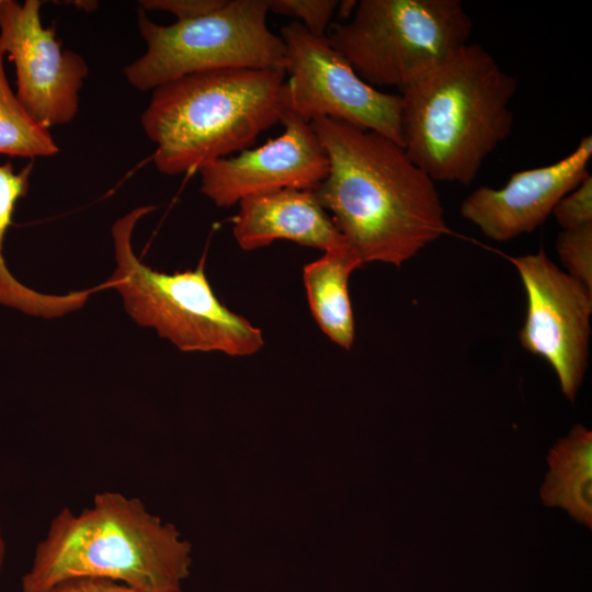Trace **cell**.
Wrapping results in <instances>:
<instances>
[{
  "label": "cell",
  "mask_w": 592,
  "mask_h": 592,
  "mask_svg": "<svg viewBox=\"0 0 592 592\" xmlns=\"http://www.w3.org/2000/svg\"><path fill=\"white\" fill-rule=\"evenodd\" d=\"M269 12L295 18L309 33L326 36L338 9L335 0H266Z\"/></svg>",
  "instance_id": "19"
},
{
  "label": "cell",
  "mask_w": 592,
  "mask_h": 592,
  "mask_svg": "<svg viewBox=\"0 0 592 592\" xmlns=\"http://www.w3.org/2000/svg\"><path fill=\"white\" fill-rule=\"evenodd\" d=\"M471 30L458 0H361L326 36L365 82L400 91L467 44Z\"/></svg>",
  "instance_id": "6"
},
{
  "label": "cell",
  "mask_w": 592,
  "mask_h": 592,
  "mask_svg": "<svg viewBox=\"0 0 592 592\" xmlns=\"http://www.w3.org/2000/svg\"><path fill=\"white\" fill-rule=\"evenodd\" d=\"M285 46L287 109L307 122L328 117L378 133L402 146L401 96L365 82L327 36L292 22L281 30Z\"/></svg>",
  "instance_id": "8"
},
{
  "label": "cell",
  "mask_w": 592,
  "mask_h": 592,
  "mask_svg": "<svg viewBox=\"0 0 592 592\" xmlns=\"http://www.w3.org/2000/svg\"><path fill=\"white\" fill-rule=\"evenodd\" d=\"M266 0H226L216 11L161 25L139 10L137 25L146 52L125 66L139 91L179 78L221 69H284L285 46L266 24Z\"/></svg>",
  "instance_id": "7"
},
{
  "label": "cell",
  "mask_w": 592,
  "mask_h": 592,
  "mask_svg": "<svg viewBox=\"0 0 592 592\" xmlns=\"http://www.w3.org/2000/svg\"><path fill=\"white\" fill-rule=\"evenodd\" d=\"M591 157L592 137L587 135L558 161L516 171L502 187L474 190L463 201L460 215L496 241L531 234L553 214L558 202L590 174Z\"/></svg>",
  "instance_id": "12"
},
{
  "label": "cell",
  "mask_w": 592,
  "mask_h": 592,
  "mask_svg": "<svg viewBox=\"0 0 592 592\" xmlns=\"http://www.w3.org/2000/svg\"><path fill=\"white\" fill-rule=\"evenodd\" d=\"M67 3H72L73 7L86 12H93L99 5L96 1H67Z\"/></svg>",
  "instance_id": "23"
},
{
  "label": "cell",
  "mask_w": 592,
  "mask_h": 592,
  "mask_svg": "<svg viewBox=\"0 0 592 592\" xmlns=\"http://www.w3.org/2000/svg\"><path fill=\"white\" fill-rule=\"evenodd\" d=\"M46 592H145L110 579L82 577L66 580ZM169 592H183L182 590Z\"/></svg>",
  "instance_id": "22"
},
{
  "label": "cell",
  "mask_w": 592,
  "mask_h": 592,
  "mask_svg": "<svg viewBox=\"0 0 592 592\" xmlns=\"http://www.w3.org/2000/svg\"><path fill=\"white\" fill-rule=\"evenodd\" d=\"M284 69L197 72L151 92L140 116L156 145L152 161L167 175L202 167L249 148L288 112Z\"/></svg>",
  "instance_id": "4"
},
{
  "label": "cell",
  "mask_w": 592,
  "mask_h": 592,
  "mask_svg": "<svg viewBox=\"0 0 592 592\" xmlns=\"http://www.w3.org/2000/svg\"><path fill=\"white\" fill-rule=\"evenodd\" d=\"M4 556H5V543H4L2 531L0 527V572L2 570V566L4 562Z\"/></svg>",
  "instance_id": "24"
},
{
  "label": "cell",
  "mask_w": 592,
  "mask_h": 592,
  "mask_svg": "<svg viewBox=\"0 0 592 592\" xmlns=\"http://www.w3.org/2000/svg\"><path fill=\"white\" fill-rule=\"evenodd\" d=\"M155 208L135 207L112 225L116 267L105 286L121 295L126 312L136 323L153 328L183 352L248 356L260 351L264 345L262 331L217 298L203 259L194 270L168 274L135 254L133 231Z\"/></svg>",
  "instance_id": "5"
},
{
  "label": "cell",
  "mask_w": 592,
  "mask_h": 592,
  "mask_svg": "<svg viewBox=\"0 0 592 592\" xmlns=\"http://www.w3.org/2000/svg\"><path fill=\"white\" fill-rule=\"evenodd\" d=\"M309 123L329 161L314 192L362 265L400 266L448 234L435 182L402 146L328 117Z\"/></svg>",
  "instance_id": "1"
},
{
  "label": "cell",
  "mask_w": 592,
  "mask_h": 592,
  "mask_svg": "<svg viewBox=\"0 0 592 592\" xmlns=\"http://www.w3.org/2000/svg\"><path fill=\"white\" fill-rule=\"evenodd\" d=\"M226 0H141L143 11H163L175 21H189L209 14L225 4Z\"/></svg>",
  "instance_id": "21"
},
{
  "label": "cell",
  "mask_w": 592,
  "mask_h": 592,
  "mask_svg": "<svg viewBox=\"0 0 592 592\" xmlns=\"http://www.w3.org/2000/svg\"><path fill=\"white\" fill-rule=\"evenodd\" d=\"M362 264L348 246L330 250L303 270L309 308L321 331L337 345L350 350L354 318L349 295L351 273Z\"/></svg>",
  "instance_id": "15"
},
{
  "label": "cell",
  "mask_w": 592,
  "mask_h": 592,
  "mask_svg": "<svg viewBox=\"0 0 592 592\" xmlns=\"http://www.w3.org/2000/svg\"><path fill=\"white\" fill-rule=\"evenodd\" d=\"M238 204L232 234L244 251L275 240H288L325 252L346 246L314 190L286 189L248 196Z\"/></svg>",
  "instance_id": "13"
},
{
  "label": "cell",
  "mask_w": 592,
  "mask_h": 592,
  "mask_svg": "<svg viewBox=\"0 0 592 592\" xmlns=\"http://www.w3.org/2000/svg\"><path fill=\"white\" fill-rule=\"evenodd\" d=\"M284 130L257 148L210 162L198 170L201 192L218 207L286 189L315 190L327 177L329 161L310 126L287 112Z\"/></svg>",
  "instance_id": "11"
},
{
  "label": "cell",
  "mask_w": 592,
  "mask_h": 592,
  "mask_svg": "<svg viewBox=\"0 0 592 592\" xmlns=\"http://www.w3.org/2000/svg\"><path fill=\"white\" fill-rule=\"evenodd\" d=\"M509 260L526 294L521 345L551 366L562 394L573 402L588 368L592 289L561 270L543 250Z\"/></svg>",
  "instance_id": "9"
},
{
  "label": "cell",
  "mask_w": 592,
  "mask_h": 592,
  "mask_svg": "<svg viewBox=\"0 0 592 592\" xmlns=\"http://www.w3.org/2000/svg\"><path fill=\"white\" fill-rule=\"evenodd\" d=\"M556 249L566 272L592 289V225L561 230Z\"/></svg>",
  "instance_id": "18"
},
{
  "label": "cell",
  "mask_w": 592,
  "mask_h": 592,
  "mask_svg": "<svg viewBox=\"0 0 592 592\" xmlns=\"http://www.w3.org/2000/svg\"><path fill=\"white\" fill-rule=\"evenodd\" d=\"M592 432L574 425L547 456L550 470L540 489L547 506H561L578 522L592 526Z\"/></svg>",
  "instance_id": "16"
},
{
  "label": "cell",
  "mask_w": 592,
  "mask_h": 592,
  "mask_svg": "<svg viewBox=\"0 0 592 592\" xmlns=\"http://www.w3.org/2000/svg\"><path fill=\"white\" fill-rule=\"evenodd\" d=\"M516 79L467 43L400 90L402 147L434 182L470 184L511 134Z\"/></svg>",
  "instance_id": "3"
},
{
  "label": "cell",
  "mask_w": 592,
  "mask_h": 592,
  "mask_svg": "<svg viewBox=\"0 0 592 592\" xmlns=\"http://www.w3.org/2000/svg\"><path fill=\"white\" fill-rule=\"evenodd\" d=\"M33 163L15 170L12 163L0 164V304L26 315L53 319L81 309L92 288L67 294H45L19 282L9 271L3 257V242L18 202L27 194Z\"/></svg>",
  "instance_id": "14"
},
{
  "label": "cell",
  "mask_w": 592,
  "mask_h": 592,
  "mask_svg": "<svg viewBox=\"0 0 592 592\" xmlns=\"http://www.w3.org/2000/svg\"><path fill=\"white\" fill-rule=\"evenodd\" d=\"M42 2L0 0V55L14 64L15 95L31 118L49 130L71 122L89 73L86 59L65 49L41 19Z\"/></svg>",
  "instance_id": "10"
},
{
  "label": "cell",
  "mask_w": 592,
  "mask_h": 592,
  "mask_svg": "<svg viewBox=\"0 0 592 592\" xmlns=\"http://www.w3.org/2000/svg\"><path fill=\"white\" fill-rule=\"evenodd\" d=\"M192 546L143 501L102 491L79 513L62 508L50 521L21 578V592H46L66 580L92 577L145 592L182 590Z\"/></svg>",
  "instance_id": "2"
},
{
  "label": "cell",
  "mask_w": 592,
  "mask_h": 592,
  "mask_svg": "<svg viewBox=\"0 0 592 592\" xmlns=\"http://www.w3.org/2000/svg\"><path fill=\"white\" fill-rule=\"evenodd\" d=\"M562 230L592 225V177L587 175L553 210Z\"/></svg>",
  "instance_id": "20"
},
{
  "label": "cell",
  "mask_w": 592,
  "mask_h": 592,
  "mask_svg": "<svg viewBox=\"0 0 592 592\" xmlns=\"http://www.w3.org/2000/svg\"><path fill=\"white\" fill-rule=\"evenodd\" d=\"M58 152L49 130L31 118L12 91L0 55V155L33 159Z\"/></svg>",
  "instance_id": "17"
}]
</instances>
